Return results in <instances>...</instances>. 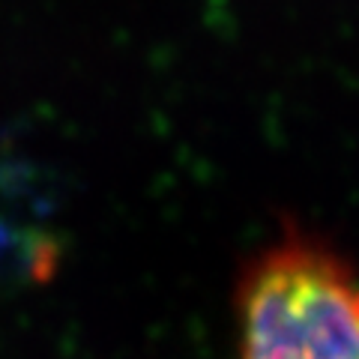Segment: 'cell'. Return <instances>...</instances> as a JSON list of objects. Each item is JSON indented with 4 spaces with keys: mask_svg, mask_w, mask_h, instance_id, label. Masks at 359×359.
I'll use <instances>...</instances> for the list:
<instances>
[{
    "mask_svg": "<svg viewBox=\"0 0 359 359\" xmlns=\"http://www.w3.org/2000/svg\"><path fill=\"white\" fill-rule=\"evenodd\" d=\"M240 359H359V273L287 231L243 273Z\"/></svg>",
    "mask_w": 359,
    "mask_h": 359,
    "instance_id": "1",
    "label": "cell"
}]
</instances>
